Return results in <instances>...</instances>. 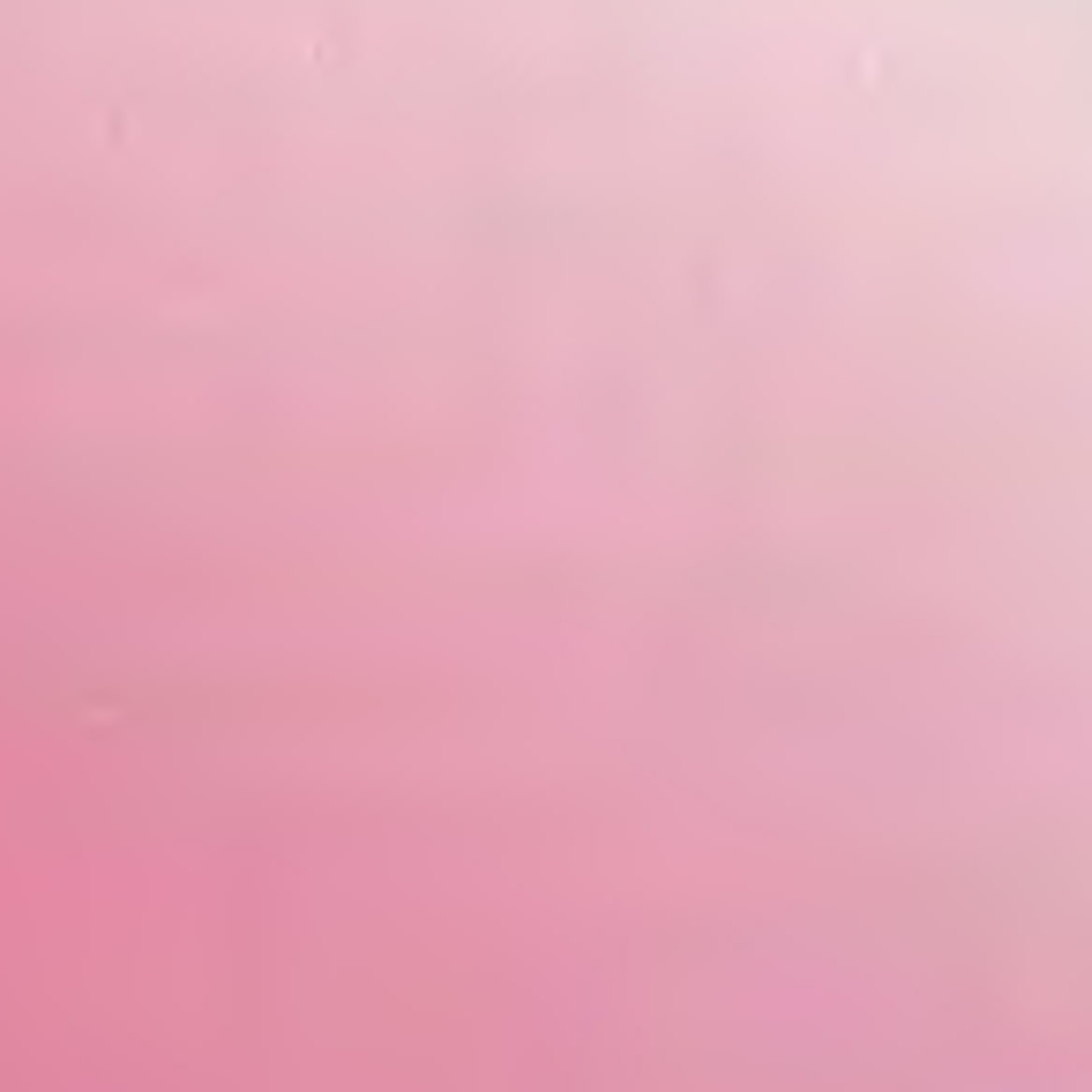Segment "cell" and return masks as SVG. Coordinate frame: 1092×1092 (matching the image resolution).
<instances>
[{
  "mask_svg": "<svg viewBox=\"0 0 1092 1092\" xmlns=\"http://www.w3.org/2000/svg\"><path fill=\"white\" fill-rule=\"evenodd\" d=\"M83 718H90V726H83V733H98V741H113V733H120V711H98V703H90V711H83Z\"/></svg>",
  "mask_w": 1092,
  "mask_h": 1092,
  "instance_id": "1",
  "label": "cell"
}]
</instances>
